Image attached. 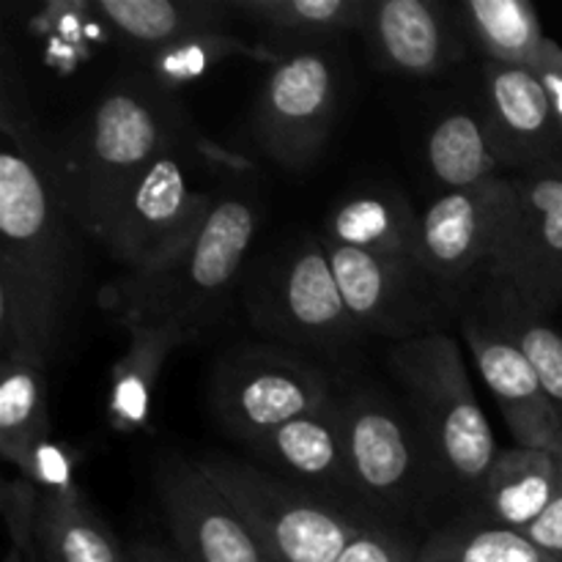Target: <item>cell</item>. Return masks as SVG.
Listing matches in <instances>:
<instances>
[{"instance_id": "cell-1", "label": "cell", "mask_w": 562, "mask_h": 562, "mask_svg": "<svg viewBox=\"0 0 562 562\" xmlns=\"http://www.w3.org/2000/svg\"><path fill=\"white\" fill-rule=\"evenodd\" d=\"M0 130V355L49 360L75 307L77 225L55 195L47 154L9 99Z\"/></svg>"}, {"instance_id": "cell-2", "label": "cell", "mask_w": 562, "mask_h": 562, "mask_svg": "<svg viewBox=\"0 0 562 562\" xmlns=\"http://www.w3.org/2000/svg\"><path fill=\"white\" fill-rule=\"evenodd\" d=\"M184 126L176 91L154 77L135 75L113 82L64 148L47 154L55 195L71 223L102 239L132 181L154 159L181 146Z\"/></svg>"}, {"instance_id": "cell-3", "label": "cell", "mask_w": 562, "mask_h": 562, "mask_svg": "<svg viewBox=\"0 0 562 562\" xmlns=\"http://www.w3.org/2000/svg\"><path fill=\"white\" fill-rule=\"evenodd\" d=\"M258 223L261 212L250 198H217L192 239L154 267L124 272L115 283L104 285L99 307L124 329L168 322L198 338L223 316Z\"/></svg>"}, {"instance_id": "cell-4", "label": "cell", "mask_w": 562, "mask_h": 562, "mask_svg": "<svg viewBox=\"0 0 562 562\" xmlns=\"http://www.w3.org/2000/svg\"><path fill=\"white\" fill-rule=\"evenodd\" d=\"M387 366L404 387L439 488L475 503L499 448L477 404L461 346L453 335L434 333L393 344Z\"/></svg>"}, {"instance_id": "cell-5", "label": "cell", "mask_w": 562, "mask_h": 562, "mask_svg": "<svg viewBox=\"0 0 562 562\" xmlns=\"http://www.w3.org/2000/svg\"><path fill=\"white\" fill-rule=\"evenodd\" d=\"M198 464L234 499L274 562H338L368 527L382 525L368 510L234 456L209 453Z\"/></svg>"}, {"instance_id": "cell-6", "label": "cell", "mask_w": 562, "mask_h": 562, "mask_svg": "<svg viewBox=\"0 0 562 562\" xmlns=\"http://www.w3.org/2000/svg\"><path fill=\"white\" fill-rule=\"evenodd\" d=\"M247 313L263 335L291 349L344 355L366 338L346 307L327 247L316 236H300L252 274Z\"/></svg>"}, {"instance_id": "cell-7", "label": "cell", "mask_w": 562, "mask_h": 562, "mask_svg": "<svg viewBox=\"0 0 562 562\" xmlns=\"http://www.w3.org/2000/svg\"><path fill=\"white\" fill-rule=\"evenodd\" d=\"M344 442L357 497L382 525L415 516L439 488L415 420L379 387H355L338 395Z\"/></svg>"}, {"instance_id": "cell-8", "label": "cell", "mask_w": 562, "mask_h": 562, "mask_svg": "<svg viewBox=\"0 0 562 562\" xmlns=\"http://www.w3.org/2000/svg\"><path fill=\"white\" fill-rule=\"evenodd\" d=\"M324 247L346 307L366 335L406 344L461 322L470 296L442 283L417 258L371 256L327 241Z\"/></svg>"}, {"instance_id": "cell-9", "label": "cell", "mask_w": 562, "mask_h": 562, "mask_svg": "<svg viewBox=\"0 0 562 562\" xmlns=\"http://www.w3.org/2000/svg\"><path fill=\"white\" fill-rule=\"evenodd\" d=\"M333 398L327 373L285 346H234L212 373L217 420L245 445L294 417L322 409Z\"/></svg>"}, {"instance_id": "cell-10", "label": "cell", "mask_w": 562, "mask_h": 562, "mask_svg": "<svg viewBox=\"0 0 562 562\" xmlns=\"http://www.w3.org/2000/svg\"><path fill=\"white\" fill-rule=\"evenodd\" d=\"M516 217V190L510 176L439 192L420 212L417 261L450 289L470 296L492 278L508 245Z\"/></svg>"}, {"instance_id": "cell-11", "label": "cell", "mask_w": 562, "mask_h": 562, "mask_svg": "<svg viewBox=\"0 0 562 562\" xmlns=\"http://www.w3.org/2000/svg\"><path fill=\"white\" fill-rule=\"evenodd\" d=\"M214 201L190 184L184 151L176 146L132 181L99 241L124 272L154 267L203 228Z\"/></svg>"}, {"instance_id": "cell-12", "label": "cell", "mask_w": 562, "mask_h": 562, "mask_svg": "<svg viewBox=\"0 0 562 562\" xmlns=\"http://www.w3.org/2000/svg\"><path fill=\"white\" fill-rule=\"evenodd\" d=\"M338 110V66L322 49L289 55L263 82L252 115L258 146L289 170L318 159Z\"/></svg>"}, {"instance_id": "cell-13", "label": "cell", "mask_w": 562, "mask_h": 562, "mask_svg": "<svg viewBox=\"0 0 562 562\" xmlns=\"http://www.w3.org/2000/svg\"><path fill=\"white\" fill-rule=\"evenodd\" d=\"M157 494L184 562H274L245 514L198 461L165 459L157 467Z\"/></svg>"}, {"instance_id": "cell-14", "label": "cell", "mask_w": 562, "mask_h": 562, "mask_svg": "<svg viewBox=\"0 0 562 562\" xmlns=\"http://www.w3.org/2000/svg\"><path fill=\"white\" fill-rule=\"evenodd\" d=\"M516 217L492 274L549 316L562 307V157L510 176Z\"/></svg>"}, {"instance_id": "cell-15", "label": "cell", "mask_w": 562, "mask_h": 562, "mask_svg": "<svg viewBox=\"0 0 562 562\" xmlns=\"http://www.w3.org/2000/svg\"><path fill=\"white\" fill-rule=\"evenodd\" d=\"M459 327L483 382L492 390L514 434L516 448L549 450L562 459V415L525 355L470 302L461 313Z\"/></svg>"}, {"instance_id": "cell-16", "label": "cell", "mask_w": 562, "mask_h": 562, "mask_svg": "<svg viewBox=\"0 0 562 562\" xmlns=\"http://www.w3.org/2000/svg\"><path fill=\"white\" fill-rule=\"evenodd\" d=\"M481 110L508 176L562 157V132L547 91L525 66L492 64L481 71Z\"/></svg>"}, {"instance_id": "cell-17", "label": "cell", "mask_w": 562, "mask_h": 562, "mask_svg": "<svg viewBox=\"0 0 562 562\" xmlns=\"http://www.w3.org/2000/svg\"><path fill=\"white\" fill-rule=\"evenodd\" d=\"M247 448L258 459L267 461L274 475L302 483V486L327 494L351 508L366 510L357 497L355 475H351L349 453H346L338 395L322 409L307 412V415L294 417V420L250 439Z\"/></svg>"}, {"instance_id": "cell-18", "label": "cell", "mask_w": 562, "mask_h": 562, "mask_svg": "<svg viewBox=\"0 0 562 562\" xmlns=\"http://www.w3.org/2000/svg\"><path fill=\"white\" fill-rule=\"evenodd\" d=\"M456 25L450 11L434 0H371L360 33L382 69L437 77L459 58Z\"/></svg>"}, {"instance_id": "cell-19", "label": "cell", "mask_w": 562, "mask_h": 562, "mask_svg": "<svg viewBox=\"0 0 562 562\" xmlns=\"http://www.w3.org/2000/svg\"><path fill=\"white\" fill-rule=\"evenodd\" d=\"M562 492V459L549 450H499L472 503V514L527 532Z\"/></svg>"}, {"instance_id": "cell-20", "label": "cell", "mask_w": 562, "mask_h": 562, "mask_svg": "<svg viewBox=\"0 0 562 562\" xmlns=\"http://www.w3.org/2000/svg\"><path fill=\"white\" fill-rule=\"evenodd\" d=\"M324 241L371 252V256L417 258L420 214L393 187H366L346 195L324 220Z\"/></svg>"}, {"instance_id": "cell-21", "label": "cell", "mask_w": 562, "mask_h": 562, "mask_svg": "<svg viewBox=\"0 0 562 562\" xmlns=\"http://www.w3.org/2000/svg\"><path fill=\"white\" fill-rule=\"evenodd\" d=\"M467 302L525 355L562 415V333L549 324V316L527 305L525 296L497 274L483 280Z\"/></svg>"}, {"instance_id": "cell-22", "label": "cell", "mask_w": 562, "mask_h": 562, "mask_svg": "<svg viewBox=\"0 0 562 562\" xmlns=\"http://www.w3.org/2000/svg\"><path fill=\"white\" fill-rule=\"evenodd\" d=\"M126 333H130V346L110 371L108 420L115 431L135 434L148 426L154 390H157L165 360L192 338L168 322L137 324Z\"/></svg>"}, {"instance_id": "cell-23", "label": "cell", "mask_w": 562, "mask_h": 562, "mask_svg": "<svg viewBox=\"0 0 562 562\" xmlns=\"http://www.w3.org/2000/svg\"><path fill=\"white\" fill-rule=\"evenodd\" d=\"M426 168L442 192L470 190L508 176L481 104H456L434 121L426 135Z\"/></svg>"}, {"instance_id": "cell-24", "label": "cell", "mask_w": 562, "mask_h": 562, "mask_svg": "<svg viewBox=\"0 0 562 562\" xmlns=\"http://www.w3.org/2000/svg\"><path fill=\"white\" fill-rule=\"evenodd\" d=\"M91 11L146 55L190 36L225 31V16L234 14L217 0H97Z\"/></svg>"}, {"instance_id": "cell-25", "label": "cell", "mask_w": 562, "mask_h": 562, "mask_svg": "<svg viewBox=\"0 0 562 562\" xmlns=\"http://www.w3.org/2000/svg\"><path fill=\"white\" fill-rule=\"evenodd\" d=\"M49 442L47 360L14 351L0 362V456L9 464L25 461Z\"/></svg>"}, {"instance_id": "cell-26", "label": "cell", "mask_w": 562, "mask_h": 562, "mask_svg": "<svg viewBox=\"0 0 562 562\" xmlns=\"http://www.w3.org/2000/svg\"><path fill=\"white\" fill-rule=\"evenodd\" d=\"M38 562H126V552L80 492L44 494L36 516Z\"/></svg>"}, {"instance_id": "cell-27", "label": "cell", "mask_w": 562, "mask_h": 562, "mask_svg": "<svg viewBox=\"0 0 562 562\" xmlns=\"http://www.w3.org/2000/svg\"><path fill=\"white\" fill-rule=\"evenodd\" d=\"M456 22L492 64L527 66L547 42L527 0H467L456 5Z\"/></svg>"}, {"instance_id": "cell-28", "label": "cell", "mask_w": 562, "mask_h": 562, "mask_svg": "<svg viewBox=\"0 0 562 562\" xmlns=\"http://www.w3.org/2000/svg\"><path fill=\"white\" fill-rule=\"evenodd\" d=\"M231 11L280 38L322 42L362 31L371 0H231Z\"/></svg>"}, {"instance_id": "cell-29", "label": "cell", "mask_w": 562, "mask_h": 562, "mask_svg": "<svg viewBox=\"0 0 562 562\" xmlns=\"http://www.w3.org/2000/svg\"><path fill=\"white\" fill-rule=\"evenodd\" d=\"M420 562H560L525 532L508 530L467 510L420 543Z\"/></svg>"}, {"instance_id": "cell-30", "label": "cell", "mask_w": 562, "mask_h": 562, "mask_svg": "<svg viewBox=\"0 0 562 562\" xmlns=\"http://www.w3.org/2000/svg\"><path fill=\"white\" fill-rule=\"evenodd\" d=\"M231 55H256L261 60H272L274 66L280 64L278 55L250 47L241 38L231 36L228 31H220L190 36L184 42L168 44V47L148 53V77H154L168 91H176V88L203 77L212 66H217L223 58H231Z\"/></svg>"}, {"instance_id": "cell-31", "label": "cell", "mask_w": 562, "mask_h": 562, "mask_svg": "<svg viewBox=\"0 0 562 562\" xmlns=\"http://www.w3.org/2000/svg\"><path fill=\"white\" fill-rule=\"evenodd\" d=\"M42 488L27 477H11L0 488V508H3L5 527H9L11 552H16L27 562L36 560V516L42 505Z\"/></svg>"}, {"instance_id": "cell-32", "label": "cell", "mask_w": 562, "mask_h": 562, "mask_svg": "<svg viewBox=\"0 0 562 562\" xmlns=\"http://www.w3.org/2000/svg\"><path fill=\"white\" fill-rule=\"evenodd\" d=\"M338 562H420V547L387 525H373L340 554Z\"/></svg>"}, {"instance_id": "cell-33", "label": "cell", "mask_w": 562, "mask_h": 562, "mask_svg": "<svg viewBox=\"0 0 562 562\" xmlns=\"http://www.w3.org/2000/svg\"><path fill=\"white\" fill-rule=\"evenodd\" d=\"M71 467H75V459L66 448H58V445L49 439L44 442L31 459L22 467V477H27L31 483H36L42 488V494H66L75 492V483H71Z\"/></svg>"}, {"instance_id": "cell-34", "label": "cell", "mask_w": 562, "mask_h": 562, "mask_svg": "<svg viewBox=\"0 0 562 562\" xmlns=\"http://www.w3.org/2000/svg\"><path fill=\"white\" fill-rule=\"evenodd\" d=\"M532 75L538 77V82L547 91L549 104L554 110V119H558L560 132H562V47L554 38L547 36V42L541 44V49L536 53V58L525 66Z\"/></svg>"}, {"instance_id": "cell-35", "label": "cell", "mask_w": 562, "mask_h": 562, "mask_svg": "<svg viewBox=\"0 0 562 562\" xmlns=\"http://www.w3.org/2000/svg\"><path fill=\"white\" fill-rule=\"evenodd\" d=\"M525 536L530 538L532 543H538L543 552L562 562V492L558 494V499L549 505L547 514H543Z\"/></svg>"}, {"instance_id": "cell-36", "label": "cell", "mask_w": 562, "mask_h": 562, "mask_svg": "<svg viewBox=\"0 0 562 562\" xmlns=\"http://www.w3.org/2000/svg\"><path fill=\"white\" fill-rule=\"evenodd\" d=\"M126 562H176L173 554L165 547L154 541H137L135 547L126 552Z\"/></svg>"}, {"instance_id": "cell-37", "label": "cell", "mask_w": 562, "mask_h": 562, "mask_svg": "<svg viewBox=\"0 0 562 562\" xmlns=\"http://www.w3.org/2000/svg\"><path fill=\"white\" fill-rule=\"evenodd\" d=\"M5 562H27V560H25V558H20V554L11 552V549H9V554H5Z\"/></svg>"}]
</instances>
